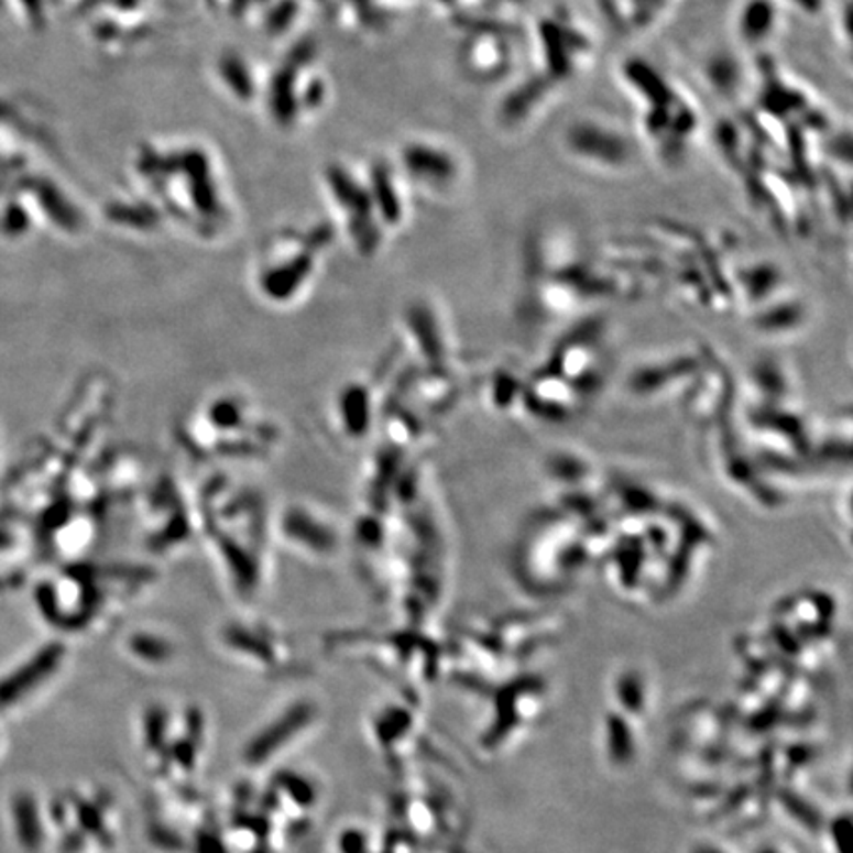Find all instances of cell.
I'll return each instance as SVG.
<instances>
[{
    "mask_svg": "<svg viewBox=\"0 0 853 853\" xmlns=\"http://www.w3.org/2000/svg\"><path fill=\"white\" fill-rule=\"evenodd\" d=\"M567 153L601 171H624L634 161V143L623 129L606 119L583 117L564 136Z\"/></svg>",
    "mask_w": 853,
    "mask_h": 853,
    "instance_id": "cell-1",
    "label": "cell"
},
{
    "mask_svg": "<svg viewBox=\"0 0 853 853\" xmlns=\"http://www.w3.org/2000/svg\"><path fill=\"white\" fill-rule=\"evenodd\" d=\"M780 22L778 0H747L737 17V34L748 46H761L777 34Z\"/></svg>",
    "mask_w": 853,
    "mask_h": 853,
    "instance_id": "cell-2",
    "label": "cell"
},
{
    "mask_svg": "<svg viewBox=\"0 0 853 853\" xmlns=\"http://www.w3.org/2000/svg\"><path fill=\"white\" fill-rule=\"evenodd\" d=\"M512 50L508 39H502L499 32H486L484 36L472 40L470 50V69L474 76L496 77L508 72Z\"/></svg>",
    "mask_w": 853,
    "mask_h": 853,
    "instance_id": "cell-3",
    "label": "cell"
},
{
    "mask_svg": "<svg viewBox=\"0 0 853 853\" xmlns=\"http://www.w3.org/2000/svg\"><path fill=\"white\" fill-rule=\"evenodd\" d=\"M606 748L614 765H626L634 757L633 731L623 715H609L606 720Z\"/></svg>",
    "mask_w": 853,
    "mask_h": 853,
    "instance_id": "cell-4",
    "label": "cell"
},
{
    "mask_svg": "<svg viewBox=\"0 0 853 853\" xmlns=\"http://www.w3.org/2000/svg\"><path fill=\"white\" fill-rule=\"evenodd\" d=\"M778 800H780L783 808L787 810V814L792 816L798 824L805 825L806 830L818 832V830L822 828V824H824V822H822V816L816 810L814 806L810 805L808 800H805L802 796L792 792V790L783 788L780 795H778Z\"/></svg>",
    "mask_w": 853,
    "mask_h": 853,
    "instance_id": "cell-5",
    "label": "cell"
},
{
    "mask_svg": "<svg viewBox=\"0 0 853 853\" xmlns=\"http://www.w3.org/2000/svg\"><path fill=\"white\" fill-rule=\"evenodd\" d=\"M619 701L626 713H643L644 710V684L638 674H624L616 681Z\"/></svg>",
    "mask_w": 853,
    "mask_h": 853,
    "instance_id": "cell-6",
    "label": "cell"
},
{
    "mask_svg": "<svg viewBox=\"0 0 853 853\" xmlns=\"http://www.w3.org/2000/svg\"><path fill=\"white\" fill-rule=\"evenodd\" d=\"M48 668L50 658L48 661L42 660L40 664H34L32 668H26V670L22 671L20 680L12 678V680L7 681V684L0 688V703H9V701L14 700V698H19L20 691H24L26 688H30L32 684H36L39 680H34V678L42 676Z\"/></svg>",
    "mask_w": 853,
    "mask_h": 853,
    "instance_id": "cell-7",
    "label": "cell"
},
{
    "mask_svg": "<svg viewBox=\"0 0 853 853\" xmlns=\"http://www.w3.org/2000/svg\"><path fill=\"white\" fill-rule=\"evenodd\" d=\"M830 834H832L835 853H850L852 850V820H850V816H838L832 822Z\"/></svg>",
    "mask_w": 853,
    "mask_h": 853,
    "instance_id": "cell-8",
    "label": "cell"
},
{
    "mask_svg": "<svg viewBox=\"0 0 853 853\" xmlns=\"http://www.w3.org/2000/svg\"><path fill=\"white\" fill-rule=\"evenodd\" d=\"M792 2H795L796 7L806 10H816L820 7V0H792Z\"/></svg>",
    "mask_w": 853,
    "mask_h": 853,
    "instance_id": "cell-9",
    "label": "cell"
},
{
    "mask_svg": "<svg viewBox=\"0 0 853 853\" xmlns=\"http://www.w3.org/2000/svg\"><path fill=\"white\" fill-rule=\"evenodd\" d=\"M693 853H723L718 850V847H713V845H700V847H696L693 850Z\"/></svg>",
    "mask_w": 853,
    "mask_h": 853,
    "instance_id": "cell-10",
    "label": "cell"
},
{
    "mask_svg": "<svg viewBox=\"0 0 853 853\" xmlns=\"http://www.w3.org/2000/svg\"><path fill=\"white\" fill-rule=\"evenodd\" d=\"M757 853H780L778 850H775V847H765V850H761V852Z\"/></svg>",
    "mask_w": 853,
    "mask_h": 853,
    "instance_id": "cell-11",
    "label": "cell"
}]
</instances>
